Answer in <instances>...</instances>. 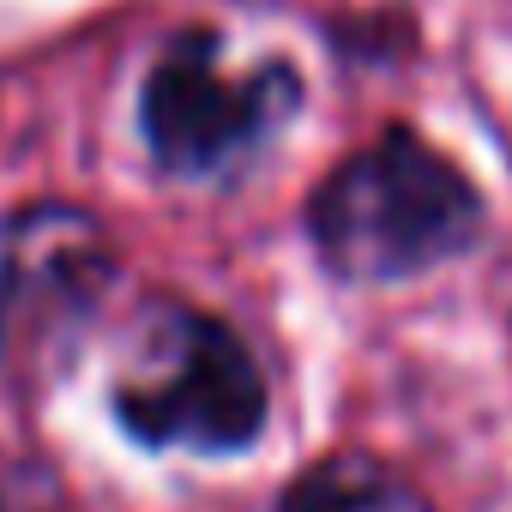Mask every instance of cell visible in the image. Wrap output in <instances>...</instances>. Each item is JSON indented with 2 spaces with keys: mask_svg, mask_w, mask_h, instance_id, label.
Wrapping results in <instances>:
<instances>
[{
  "mask_svg": "<svg viewBox=\"0 0 512 512\" xmlns=\"http://www.w3.org/2000/svg\"><path fill=\"white\" fill-rule=\"evenodd\" d=\"M115 416L145 446L241 452L266 422V374L247 344L193 302H151L115 374Z\"/></svg>",
  "mask_w": 512,
  "mask_h": 512,
  "instance_id": "cell-2",
  "label": "cell"
},
{
  "mask_svg": "<svg viewBox=\"0 0 512 512\" xmlns=\"http://www.w3.org/2000/svg\"><path fill=\"white\" fill-rule=\"evenodd\" d=\"M0 512H73L61 470L37 452H0Z\"/></svg>",
  "mask_w": 512,
  "mask_h": 512,
  "instance_id": "cell-6",
  "label": "cell"
},
{
  "mask_svg": "<svg viewBox=\"0 0 512 512\" xmlns=\"http://www.w3.org/2000/svg\"><path fill=\"white\" fill-rule=\"evenodd\" d=\"M296 97L290 67L235 73L211 31H181L163 43L145 79L139 121L169 175H223L278 133Z\"/></svg>",
  "mask_w": 512,
  "mask_h": 512,
  "instance_id": "cell-3",
  "label": "cell"
},
{
  "mask_svg": "<svg viewBox=\"0 0 512 512\" xmlns=\"http://www.w3.org/2000/svg\"><path fill=\"white\" fill-rule=\"evenodd\" d=\"M278 512H434V506L374 458H326L290 482Z\"/></svg>",
  "mask_w": 512,
  "mask_h": 512,
  "instance_id": "cell-5",
  "label": "cell"
},
{
  "mask_svg": "<svg viewBox=\"0 0 512 512\" xmlns=\"http://www.w3.org/2000/svg\"><path fill=\"white\" fill-rule=\"evenodd\" d=\"M115 284V241L73 205H31L0 247V356L19 380L55 368V356L91 326Z\"/></svg>",
  "mask_w": 512,
  "mask_h": 512,
  "instance_id": "cell-4",
  "label": "cell"
},
{
  "mask_svg": "<svg viewBox=\"0 0 512 512\" xmlns=\"http://www.w3.org/2000/svg\"><path fill=\"white\" fill-rule=\"evenodd\" d=\"M308 229L338 278L392 284L458 260L482 235V199L452 157L392 127L314 187Z\"/></svg>",
  "mask_w": 512,
  "mask_h": 512,
  "instance_id": "cell-1",
  "label": "cell"
}]
</instances>
